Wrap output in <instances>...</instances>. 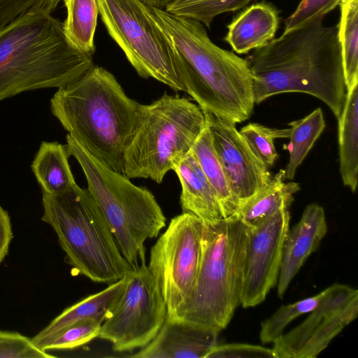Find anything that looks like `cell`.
<instances>
[{
  "label": "cell",
  "mask_w": 358,
  "mask_h": 358,
  "mask_svg": "<svg viewBox=\"0 0 358 358\" xmlns=\"http://www.w3.org/2000/svg\"><path fill=\"white\" fill-rule=\"evenodd\" d=\"M324 18L283 32L247 57L255 103L279 94L304 93L340 116L346 96L341 50L336 26H324Z\"/></svg>",
  "instance_id": "1"
},
{
  "label": "cell",
  "mask_w": 358,
  "mask_h": 358,
  "mask_svg": "<svg viewBox=\"0 0 358 358\" xmlns=\"http://www.w3.org/2000/svg\"><path fill=\"white\" fill-rule=\"evenodd\" d=\"M149 13L180 53L185 92L203 112L234 124L248 120L255 103L246 59L215 45L198 21L150 6Z\"/></svg>",
  "instance_id": "2"
},
{
  "label": "cell",
  "mask_w": 358,
  "mask_h": 358,
  "mask_svg": "<svg viewBox=\"0 0 358 358\" xmlns=\"http://www.w3.org/2000/svg\"><path fill=\"white\" fill-rule=\"evenodd\" d=\"M140 107L110 71L96 65L59 87L50 100L52 114L68 134L93 157L121 173Z\"/></svg>",
  "instance_id": "3"
},
{
  "label": "cell",
  "mask_w": 358,
  "mask_h": 358,
  "mask_svg": "<svg viewBox=\"0 0 358 358\" xmlns=\"http://www.w3.org/2000/svg\"><path fill=\"white\" fill-rule=\"evenodd\" d=\"M67 40L63 22L31 12L0 27V101L21 92L64 86L94 66Z\"/></svg>",
  "instance_id": "4"
},
{
  "label": "cell",
  "mask_w": 358,
  "mask_h": 358,
  "mask_svg": "<svg viewBox=\"0 0 358 358\" xmlns=\"http://www.w3.org/2000/svg\"><path fill=\"white\" fill-rule=\"evenodd\" d=\"M42 203L41 220L52 227L67 262L77 273L110 285L132 268L87 189L75 184L59 193L43 192Z\"/></svg>",
  "instance_id": "5"
},
{
  "label": "cell",
  "mask_w": 358,
  "mask_h": 358,
  "mask_svg": "<svg viewBox=\"0 0 358 358\" xmlns=\"http://www.w3.org/2000/svg\"><path fill=\"white\" fill-rule=\"evenodd\" d=\"M247 227L237 217L204 222L201 259L191 297L170 319L220 331L241 304Z\"/></svg>",
  "instance_id": "6"
},
{
  "label": "cell",
  "mask_w": 358,
  "mask_h": 358,
  "mask_svg": "<svg viewBox=\"0 0 358 358\" xmlns=\"http://www.w3.org/2000/svg\"><path fill=\"white\" fill-rule=\"evenodd\" d=\"M66 138L67 152L79 163L87 189L104 215L122 255L132 268L145 264V241L156 238L166 226V217L155 196L108 168L69 134Z\"/></svg>",
  "instance_id": "7"
},
{
  "label": "cell",
  "mask_w": 358,
  "mask_h": 358,
  "mask_svg": "<svg viewBox=\"0 0 358 358\" xmlns=\"http://www.w3.org/2000/svg\"><path fill=\"white\" fill-rule=\"evenodd\" d=\"M206 126L201 108L189 99L164 93L141 104L135 133L125 151L123 174L161 183L191 151Z\"/></svg>",
  "instance_id": "8"
},
{
  "label": "cell",
  "mask_w": 358,
  "mask_h": 358,
  "mask_svg": "<svg viewBox=\"0 0 358 358\" xmlns=\"http://www.w3.org/2000/svg\"><path fill=\"white\" fill-rule=\"evenodd\" d=\"M99 15L109 36L138 75L152 78L174 91L185 92L182 59L157 25L141 0H97Z\"/></svg>",
  "instance_id": "9"
},
{
  "label": "cell",
  "mask_w": 358,
  "mask_h": 358,
  "mask_svg": "<svg viewBox=\"0 0 358 358\" xmlns=\"http://www.w3.org/2000/svg\"><path fill=\"white\" fill-rule=\"evenodd\" d=\"M203 222L190 213L172 218L150 250L148 268L163 295L170 318L192 294L201 259Z\"/></svg>",
  "instance_id": "10"
},
{
  "label": "cell",
  "mask_w": 358,
  "mask_h": 358,
  "mask_svg": "<svg viewBox=\"0 0 358 358\" xmlns=\"http://www.w3.org/2000/svg\"><path fill=\"white\" fill-rule=\"evenodd\" d=\"M126 285L101 324L98 338L112 343L116 352H130L147 345L167 316L161 289L144 264L126 275Z\"/></svg>",
  "instance_id": "11"
},
{
  "label": "cell",
  "mask_w": 358,
  "mask_h": 358,
  "mask_svg": "<svg viewBox=\"0 0 358 358\" xmlns=\"http://www.w3.org/2000/svg\"><path fill=\"white\" fill-rule=\"evenodd\" d=\"M306 320L273 342L276 358H315L358 315V290L334 283Z\"/></svg>",
  "instance_id": "12"
},
{
  "label": "cell",
  "mask_w": 358,
  "mask_h": 358,
  "mask_svg": "<svg viewBox=\"0 0 358 358\" xmlns=\"http://www.w3.org/2000/svg\"><path fill=\"white\" fill-rule=\"evenodd\" d=\"M289 220V209L282 208L256 227H247L241 297L243 307L261 303L275 286Z\"/></svg>",
  "instance_id": "13"
},
{
  "label": "cell",
  "mask_w": 358,
  "mask_h": 358,
  "mask_svg": "<svg viewBox=\"0 0 358 358\" xmlns=\"http://www.w3.org/2000/svg\"><path fill=\"white\" fill-rule=\"evenodd\" d=\"M203 113L218 159L240 206L266 185L272 176L236 124L208 112Z\"/></svg>",
  "instance_id": "14"
},
{
  "label": "cell",
  "mask_w": 358,
  "mask_h": 358,
  "mask_svg": "<svg viewBox=\"0 0 358 358\" xmlns=\"http://www.w3.org/2000/svg\"><path fill=\"white\" fill-rule=\"evenodd\" d=\"M219 330L166 318L155 337L133 358H206Z\"/></svg>",
  "instance_id": "15"
},
{
  "label": "cell",
  "mask_w": 358,
  "mask_h": 358,
  "mask_svg": "<svg viewBox=\"0 0 358 358\" xmlns=\"http://www.w3.org/2000/svg\"><path fill=\"white\" fill-rule=\"evenodd\" d=\"M327 232L324 208L310 203L297 224L289 229L284 242L278 278V296L282 298L290 282Z\"/></svg>",
  "instance_id": "16"
},
{
  "label": "cell",
  "mask_w": 358,
  "mask_h": 358,
  "mask_svg": "<svg viewBox=\"0 0 358 358\" xmlns=\"http://www.w3.org/2000/svg\"><path fill=\"white\" fill-rule=\"evenodd\" d=\"M279 20V11L273 5L266 1L254 3L227 24L224 39L236 53H248L274 38Z\"/></svg>",
  "instance_id": "17"
},
{
  "label": "cell",
  "mask_w": 358,
  "mask_h": 358,
  "mask_svg": "<svg viewBox=\"0 0 358 358\" xmlns=\"http://www.w3.org/2000/svg\"><path fill=\"white\" fill-rule=\"evenodd\" d=\"M173 171L180 185L182 213H190L204 222L222 219L216 194L192 150L177 162Z\"/></svg>",
  "instance_id": "18"
},
{
  "label": "cell",
  "mask_w": 358,
  "mask_h": 358,
  "mask_svg": "<svg viewBox=\"0 0 358 358\" xmlns=\"http://www.w3.org/2000/svg\"><path fill=\"white\" fill-rule=\"evenodd\" d=\"M125 285L124 275L118 281L110 284L104 289L91 294L66 308L31 338L32 343L38 348L44 350L47 344L73 324L92 319L103 322L121 295Z\"/></svg>",
  "instance_id": "19"
},
{
  "label": "cell",
  "mask_w": 358,
  "mask_h": 358,
  "mask_svg": "<svg viewBox=\"0 0 358 358\" xmlns=\"http://www.w3.org/2000/svg\"><path fill=\"white\" fill-rule=\"evenodd\" d=\"M284 170H280L262 189L239 206L234 217L248 228L256 227L278 210L290 207L299 184L285 182Z\"/></svg>",
  "instance_id": "20"
},
{
  "label": "cell",
  "mask_w": 358,
  "mask_h": 358,
  "mask_svg": "<svg viewBox=\"0 0 358 358\" xmlns=\"http://www.w3.org/2000/svg\"><path fill=\"white\" fill-rule=\"evenodd\" d=\"M337 119L340 173L344 185L354 192L358 178V82L346 90Z\"/></svg>",
  "instance_id": "21"
},
{
  "label": "cell",
  "mask_w": 358,
  "mask_h": 358,
  "mask_svg": "<svg viewBox=\"0 0 358 358\" xmlns=\"http://www.w3.org/2000/svg\"><path fill=\"white\" fill-rule=\"evenodd\" d=\"M66 145L43 141L31 164L42 192L56 194L76 184L69 164Z\"/></svg>",
  "instance_id": "22"
},
{
  "label": "cell",
  "mask_w": 358,
  "mask_h": 358,
  "mask_svg": "<svg viewBox=\"0 0 358 358\" xmlns=\"http://www.w3.org/2000/svg\"><path fill=\"white\" fill-rule=\"evenodd\" d=\"M192 151L216 194L222 217H234L239 203L232 194L206 124L194 143Z\"/></svg>",
  "instance_id": "23"
},
{
  "label": "cell",
  "mask_w": 358,
  "mask_h": 358,
  "mask_svg": "<svg viewBox=\"0 0 358 358\" xmlns=\"http://www.w3.org/2000/svg\"><path fill=\"white\" fill-rule=\"evenodd\" d=\"M66 17L64 34L73 47L92 57L95 52L94 34L97 24V0H64Z\"/></svg>",
  "instance_id": "24"
},
{
  "label": "cell",
  "mask_w": 358,
  "mask_h": 358,
  "mask_svg": "<svg viewBox=\"0 0 358 358\" xmlns=\"http://www.w3.org/2000/svg\"><path fill=\"white\" fill-rule=\"evenodd\" d=\"M288 124L290 126L287 145L289 161L284 172L285 179L292 180L296 169L323 132L325 120L322 109L317 108L303 118Z\"/></svg>",
  "instance_id": "25"
},
{
  "label": "cell",
  "mask_w": 358,
  "mask_h": 358,
  "mask_svg": "<svg viewBox=\"0 0 358 358\" xmlns=\"http://www.w3.org/2000/svg\"><path fill=\"white\" fill-rule=\"evenodd\" d=\"M336 25L346 90L358 82V0H343Z\"/></svg>",
  "instance_id": "26"
},
{
  "label": "cell",
  "mask_w": 358,
  "mask_h": 358,
  "mask_svg": "<svg viewBox=\"0 0 358 358\" xmlns=\"http://www.w3.org/2000/svg\"><path fill=\"white\" fill-rule=\"evenodd\" d=\"M327 292V287L316 295L280 307L271 316L262 322L259 333L262 343H273L292 321L313 310Z\"/></svg>",
  "instance_id": "27"
},
{
  "label": "cell",
  "mask_w": 358,
  "mask_h": 358,
  "mask_svg": "<svg viewBox=\"0 0 358 358\" xmlns=\"http://www.w3.org/2000/svg\"><path fill=\"white\" fill-rule=\"evenodd\" d=\"M239 131L253 152L268 169L273 165L278 157L274 141L277 138H289L290 134L289 128H270L254 122L247 124Z\"/></svg>",
  "instance_id": "28"
},
{
  "label": "cell",
  "mask_w": 358,
  "mask_h": 358,
  "mask_svg": "<svg viewBox=\"0 0 358 358\" xmlns=\"http://www.w3.org/2000/svg\"><path fill=\"white\" fill-rule=\"evenodd\" d=\"M252 0H203L185 6L173 15L190 18L210 29L214 18L246 6Z\"/></svg>",
  "instance_id": "29"
},
{
  "label": "cell",
  "mask_w": 358,
  "mask_h": 358,
  "mask_svg": "<svg viewBox=\"0 0 358 358\" xmlns=\"http://www.w3.org/2000/svg\"><path fill=\"white\" fill-rule=\"evenodd\" d=\"M102 323L92 319L73 324L47 344L44 350L73 349L86 344L98 337Z\"/></svg>",
  "instance_id": "30"
},
{
  "label": "cell",
  "mask_w": 358,
  "mask_h": 358,
  "mask_svg": "<svg viewBox=\"0 0 358 358\" xmlns=\"http://www.w3.org/2000/svg\"><path fill=\"white\" fill-rule=\"evenodd\" d=\"M55 357L34 345L30 338L18 332L0 330V358Z\"/></svg>",
  "instance_id": "31"
},
{
  "label": "cell",
  "mask_w": 358,
  "mask_h": 358,
  "mask_svg": "<svg viewBox=\"0 0 358 358\" xmlns=\"http://www.w3.org/2000/svg\"><path fill=\"white\" fill-rule=\"evenodd\" d=\"M343 0H301L294 12L285 20L284 31L303 26L310 22L324 17L338 6Z\"/></svg>",
  "instance_id": "32"
},
{
  "label": "cell",
  "mask_w": 358,
  "mask_h": 358,
  "mask_svg": "<svg viewBox=\"0 0 358 358\" xmlns=\"http://www.w3.org/2000/svg\"><path fill=\"white\" fill-rule=\"evenodd\" d=\"M62 0H0V27L31 12L52 13Z\"/></svg>",
  "instance_id": "33"
},
{
  "label": "cell",
  "mask_w": 358,
  "mask_h": 358,
  "mask_svg": "<svg viewBox=\"0 0 358 358\" xmlns=\"http://www.w3.org/2000/svg\"><path fill=\"white\" fill-rule=\"evenodd\" d=\"M206 358H276L273 348L248 343L215 345Z\"/></svg>",
  "instance_id": "34"
},
{
  "label": "cell",
  "mask_w": 358,
  "mask_h": 358,
  "mask_svg": "<svg viewBox=\"0 0 358 358\" xmlns=\"http://www.w3.org/2000/svg\"><path fill=\"white\" fill-rule=\"evenodd\" d=\"M13 230L8 213L0 206V264L8 253Z\"/></svg>",
  "instance_id": "35"
},
{
  "label": "cell",
  "mask_w": 358,
  "mask_h": 358,
  "mask_svg": "<svg viewBox=\"0 0 358 358\" xmlns=\"http://www.w3.org/2000/svg\"><path fill=\"white\" fill-rule=\"evenodd\" d=\"M201 1L203 0H173L165 7L164 10L169 13L173 14L176 11L185 6Z\"/></svg>",
  "instance_id": "36"
},
{
  "label": "cell",
  "mask_w": 358,
  "mask_h": 358,
  "mask_svg": "<svg viewBox=\"0 0 358 358\" xmlns=\"http://www.w3.org/2000/svg\"><path fill=\"white\" fill-rule=\"evenodd\" d=\"M148 6L153 8L164 9L173 0H141Z\"/></svg>",
  "instance_id": "37"
}]
</instances>
